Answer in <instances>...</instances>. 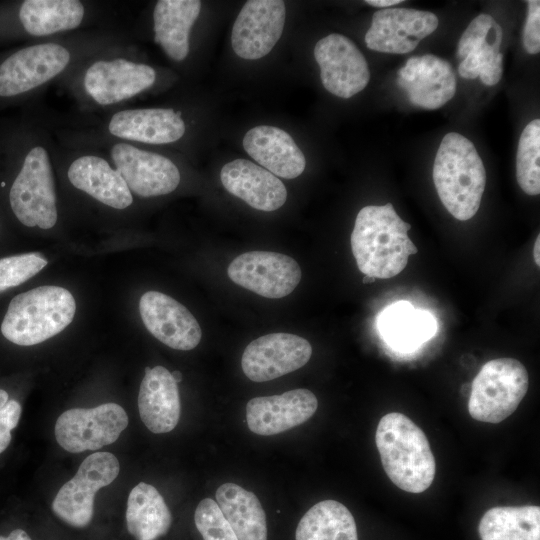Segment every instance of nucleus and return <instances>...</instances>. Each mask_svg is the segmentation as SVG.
Segmentation results:
<instances>
[{"label":"nucleus","mask_w":540,"mask_h":540,"mask_svg":"<svg viewBox=\"0 0 540 540\" xmlns=\"http://www.w3.org/2000/svg\"><path fill=\"white\" fill-rule=\"evenodd\" d=\"M11 441V430L0 420V453H2Z\"/></svg>","instance_id":"nucleus-35"},{"label":"nucleus","mask_w":540,"mask_h":540,"mask_svg":"<svg viewBox=\"0 0 540 540\" xmlns=\"http://www.w3.org/2000/svg\"><path fill=\"white\" fill-rule=\"evenodd\" d=\"M55 167V138L43 117V124L30 130L9 190L12 212L24 226L48 230L57 224Z\"/></svg>","instance_id":"nucleus-3"},{"label":"nucleus","mask_w":540,"mask_h":540,"mask_svg":"<svg viewBox=\"0 0 540 540\" xmlns=\"http://www.w3.org/2000/svg\"><path fill=\"white\" fill-rule=\"evenodd\" d=\"M139 311L147 330L168 347L187 351L199 344L202 331L196 318L169 295L158 291L144 293Z\"/></svg>","instance_id":"nucleus-18"},{"label":"nucleus","mask_w":540,"mask_h":540,"mask_svg":"<svg viewBox=\"0 0 540 540\" xmlns=\"http://www.w3.org/2000/svg\"><path fill=\"white\" fill-rule=\"evenodd\" d=\"M318 401L308 389H294L280 395L255 397L246 405L249 429L271 436L301 425L316 412Z\"/></svg>","instance_id":"nucleus-20"},{"label":"nucleus","mask_w":540,"mask_h":540,"mask_svg":"<svg viewBox=\"0 0 540 540\" xmlns=\"http://www.w3.org/2000/svg\"><path fill=\"white\" fill-rule=\"evenodd\" d=\"M201 5L198 0H159L155 3L153 40L172 61L182 62L188 57L190 33Z\"/></svg>","instance_id":"nucleus-24"},{"label":"nucleus","mask_w":540,"mask_h":540,"mask_svg":"<svg viewBox=\"0 0 540 540\" xmlns=\"http://www.w3.org/2000/svg\"><path fill=\"white\" fill-rule=\"evenodd\" d=\"M8 401V393L5 390L0 389V410L6 405Z\"/></svg>","instance_id":"nucleus-39"},{"label":"nucleus","mask_w":540,"mask_h":540,"mask_svg":"<svg viewBox=\"0 0 540 540\" xmlns=\"http://www.w3.org/2000/svg\"><path fill=\"white\" fill-rule=\"evenodd\" d=\"M528 386V372L520 361L514 358L490 360L472 382L469 414L481 422L499 423L517 409Z\"/></svg>","instance_id":"nucleus-8"},{"label":"nucleus","mask_w":540,"mask_h":540,"mask_svg":"<svg viewBox=\"0 0 540 540\" xmlns=\"http://www.w3.org/2000/svg\"><path fill=\"white\" fill-rule=\"evenodd\" d=\"M516 178L528 195L540 193V120L529 122L521 133L517 156Z\"/></svg>","instance_id":"nucleus-30"},{"label":"nucleus","mask_w":540,"mask_h":540,"mask_svg":"<svg viewBox=\"0 0 540 540\" xmlns=\"http://www.w3.org/2000/svg\"><path fill=\"white\" fill-rule=\"evenodd\" d=\"M0 540H31V538L24 530L15 529L6 537L0 536Z\"/></svg>","instance_id":"nucleus-36"},{"label":"nucleus","mask_w":540,"mask_h":540,"mask_svg":"<svg viewBox=\"0 0 540 540\" xmlns=\"http://www.w3.org/2000/svg\"><path fill=\"white\" fill-rule=\"evenodd\" d=\"M127 426L125 410L116 403H104L63 412L55 424V437L70 453L94 451L114 443Z\"/></svg>","instance_id":"nucleus-11"},{"label":"nucleus","mask_w":540,"mask_h":540,"mask_svg":"<svg viewBox=\"0 0 540 540\" xmlns=\"http://www.w3.org/2000/svg\"><path fill=\"white\" fill-rule=\"evenodd\" d=\"M285 17L284 1H247L232 29L231 44L236 55L247 60L267 55L282 35Z\"/></svg>","instance_id":"nucleus-16"},{"label":"nucleus","mask_w":540,"mask_h":540,"mask_svg":"<svg viewBox=\"0 0 540 540\" xmlns=\"http://www.w3.org/2000/svg\"><path fill=\"white\" fill-rule=\"evenodd\" d=\"M365 2L374 7L386 8V7L399 4L403 1L402 0H366Z\"/></svg>","instance_id":"nucleus-37"},{"label":"nucleus","mask_w":540,"mask_h":540,"mask_svg":"<svg viewBox=\"0 0 540 540\" xmlns=\"http://www.w3.org/2000/svg\"><path fill=\"white\" fill-rule=\"evenodd\" d=\"M76 123L103 136L141 146L174 144L187 130L182 111L170 107H122L106 112L101 120Z\"/></svg>","instance_id":"nucleus-9"},{"label":"nucleus","mask_w":540,"mask_h":540,"mask_svg":"<svg viewBox=\"0 0 540 540\" xmlns=\"http://www.w3.org/2000/svg\"><path fill=\"white\" fill-rule=\"evenodd\" d=\"M21 416V405L16 400H9L0 410V420L10 429H14Z\"/></svg>","instance_id":"nucleus-34"},{"label":"nucleus","mask_w":540,"mask_h":540,"mask_svg":"<svg viewBox=\"0 0 540 540\" xmlns=\"http://www.w3.org/2000/svg\"><path fill=\"white\" fill-rule=\"evenodd\" d=\"M311 354L312 347L306 339L290 333H271L246 346L241 367L250 380L265 382L303 367Z\"/></svg>","instance_id":"nucleus-14"},{"label":"nucleus","mask_w":540,"mask_h":540,"mask_svg":"<svg viewBox=\"0 0 540 540\" xmlns=\"http://www.w3.org/2000/svg\"><path fill=\"white\" fill-rule=\"evenodd\" d=\"M539 248H540V236L538 235V237H537V239L535 241L534 250H533L534 261L538 266L540 264Z\"/></svg>","instance_id":"nucleus-38"},{"label":"nucleus","mask_w":540,"mask_h":540,"mask_svg":"<svg viewBox=\"0 0 540 540\" xmlns=\"http://www.w3.org/2000/svg\"><path fill=\"white\" fill-rule=\"evenodd\" d=\"M225 189L252 208L271 212L284 205L287 190L283 182L260 165L246 159L225 164L220 172Z\"/></svg>","instance_id":"nucleus-21"},{"label":"nucleus","mask_w":540,"mask_h":540,"mask_svg":"<svg viewBox=\"0 0 540 540\" xmlns=\"http://www.w3.org/2000/svg\"><path fill=\"white\" fill-rule=\"evenodd\" d=\"M324 88L340 98H350L369 83L370 71L361 51L349 38L330 34L320 39L314 48Z\"/></svg>","instance_id":"nucleus-13"},{"label":"nucleus","mask_w":540,"mask_h":540,"mask_svg":"<svg viewBox=\"0 0 540 540\" xmlns=\"http://www.w3.org/2000/svg\"><path fill=\"white\" fill-rule=\"evenodd\" d=\"M172 374V377L173 379L175 380L176 383H179L181 382L182 380V374L180 371H174L171 373Z\"/></svg>","instance_id":"nucleus-40"},{"label":"nucleus","mask_w":540,"mask_h":540,"mask_svg":"<svg viewBox=\"0 0 540 540\" xmlns=\"http://www.w3.org/2000/svg\"><path fill=\"white\" fill-rule=\"evenodd\" d=\"M227 273L237 285L271 299L292 293L302 277L301 268L293 258L268 251H250L237 256Z\"/></svg>","instance_id":"nucleus-12"},{"label":"nucleus","mask_w":540,"mask_h":540,"mask_svg":"<svg viewBox=\"0 0 540 540\" xmlns=\"http://www.w3.org/2000/svg\"><path fill=\"white\" fill-rule=\"evenodd\" d=\"M432 176L441 202L454 218L466 221L477 213L485 190L486 170L468 138L456 132L443 137Z\"/></svg>","instance_id":"nucleus-6"},{"label":"nucleus","mask_w":540,"mask_h":540,"mask_svg":"<svg viewBox=\"0 0 540 540\" xmlns=\"http://www.w3.org/2000/svg\"><path fill=\"white\" fill-rule=\"evenodd\" d=\"M375 280H376V278H374V277H372V276L365 275V277L363 278L362 282H363L364 284H369V283H373Z\"/></svg>","instance_id":"nucleus-41"},{"label":"nucleus","mask_w":540,"mask_h":540,"mask_svg":"<svg viewBox=\"0 0 540 540\" xmlns=\"http://www.w3.org/2000/svg\"><path fill=\"white\" fill-rule=\"evenodd\" d=\"M123 42L126 32L112 26L26 45L0 62V98L44 91L89 57Z\"/></svg>","instance_id":"nucleus-1"},{"label":"nucleus","mask_w":540,"mask_h":540,"mask_svg":"<svg viewBox=\"0 0 540 540\" xmlns=\"http://www.w3.org/2000/svg\"><path fill=\"white\" fill-rule=\"evenodd\" d=\"M525 26L523 29V46L527 53L537 54L540 51V1L529 0Z\"/></svg>","instance_id":"nucleus-33"},{"label":"nucleus","mask_w":540,"mask_h":540,"mask_svg":"<svg viewBox=\"0 0 540 540\" xmlns=\"http://www.w3.org/2000/svg\"><path fill=\"white\" fill-rule=\"evenodd\" d=\"M119 471V461L112 453L89 455L74 477L59 489L52 502L53 512L73 527L87 526L93 518L95 494L111 484Z\"/></svg>","instance_id":"nucleus-10"},{"label":"nucleus","mask_w":540,"mask_h":540,"mask_svg":"<svg viewBox=\"0 0 540 540\" xmlns=\"http://www.w3.org/2000/svg\"><path fill=\"white\" fill-rule=\"evenodd\" d=\"M502 39V28L491 15L475 17L458 42L459 75L469 80L479 77L487 86L496 85L503 74Z\"/></svg>","instance_id":"nucleus-15"},{"label":"nucleus","mask_w":540,"mask_h":540,"mask_svg":"<svg viewBox=\"0 0 540 540\" xmlns=\"http://www.w3.org/2000/svg\"><path fill=\"white\" fill-rule=\"evenodd\" d=\"M138 409L141 420L152 433L170 432L178 424L181 412L179 390L165 367L145 368Z\"/></svg>","instance_id":"nucleus-23"},{"label":"nucleus","mask_w":540,"mask_h":540,"mask_svg":"<svg viewBox=\"0 0 540 540\" xmlns=\"http://www.w3.org/2000/svg\"><path fill=\"white\" fill-rule=\"evenodd\" d=\"M375 442L389 479L409 493L427 490L435 477V458L420 427L406 415H384L377 426Z\"/></svg>","instance_id":"nucleus-5"},{"label":"nucleus","mask_w":540,"mask_h":540,"mask_svg":"<svg viewBox=\"0 0 540 540\" xmlns=\"http://www.w3.org/2000/svg\"><path fill=\"white\" fill-rule=\"evenodd\" d=\"M243 147L261 167L278 177L294 179L306 166L305 156L286 131L270 125L246 132Z\"/></svg>","instance_id":"nucleus-22"},{"label":"nucleus","mask_w":540,"mask_h":540,"mask_svg":"<svg viewBox=\"0 0 540 540\" xmlns=\"http://www.w3.org/2000/svg\"><path fill=\"white\" fill-rule=\"evenodd\" d=\"M410 228L391 203L363 207L351 234V249L360 272L376 279L402 272L409 256L417 253L408 236Z\"/></svg>","instance_id":"nucleus-4"},{"label":"nucleus","mask_w":540,"mask_h":540,"mask_svg":"<svg viewBox=\"0 0 540 540\" xmlns=\"http://www.w3.org/2000/svg\"><path fill=\"white\" fill-rule=\"evenodd\" d=\"M438 23V17L429 11L409 8L378 10L373 14L365 43L377 52L409 53L437 29Z\"/></svg>","instance_id":"nucleus-17"},{"label":"nucleus","mask_w":540,"mask_h":540,"mask_svg":"<svg viewBox=\"0 0 540 540\" xmlns=\"http://www.w3.org/2000/svg\"><path fill=\"white\" fill-rule=\"evenodd\" d=\"M456 82L450 63L433 54L412 56L397 72V84L410 103L429 110L440 108L453 98Z\"/></svg>","instance_id":"nucleus-19"},{"label":"nucleus","mask_w":540,"mask_h":540,"mask_svg":"<svg viewBox=\"0 0 540 540\" xmlns=\"http://www.w3.org/2000/svg\"><path fill=\"white\" fill-rule=\"evenodd\" d=\"M478 531L481 540H540V507H493L481 518Z\"/></svg>","instance_id":"nucleus-29"},{"label":"nucleus","mask_w":540,"mask_h":540,"mask_svg":"<svg viewBox=\"0 0 540 540\" xmlns=\"http://www.w3.org/2000/svg\"><path fill=\"white\" fill-rule=\"evenodd\" d=\"M294 540H359L355 519L349 509L335 500L313 505L300 518Z\"/></svg>","instance_id":"nucleus-28"},{"label":"nucleus","mask_w":540,"mask_h":540,"mask_svg":"<svg viewBox=\"0 0 540 540\" xmlns=\"http://www.w3.org/2000/svg\"><path fill=\"white\" fill-rule=\"evenodd\" d=\"M382 337L392 346L414 348L433 336L435 322L426 311L415 309L409 302L398 301L385 308L377 320Z\"/></svg>","instance_id":"nucleus-27"},{"label":"nucleus","mask_w":540,"mask_h":540,"mask_svg":"<svg viewBox=\"0 0 540 540\" xmlns=\"http://www.w3.org/2000/svg\"><path fill=\"white\" fill-rule=\"evenodd\" d=\"M194 524L202 540H238L217 502L211 498L198 503L194 512Z\"/></svg>","instance_id":"nucleus-31"},{"label":"nucleus","mask_w":540,"mask_h":540,"mask_svg":"<svg viewBox=\"0 0 540 540\" xmlns=\"http://www.w3.org/2000/svg\"><path fill=\"white\" fill-rule=\"evenodd\" d=\"M48 261L38 253H26L0 259V292L16 287L40 272Z\"/></svg>","instance_id":"nucleus-32"},{"label":"nucleus","mask_w":540,"mask_h":540,"mask_svg":"<svg viewBox=\"0 0 540 540\" xmlns=\"http://www.w3.org/2000/svg\"><path fill=\"white\" fill-rule=\"evenodd\" d=\"M172 522V514L155 487L140 482L131 490L126 525L135 540H158L169 532Z\"/></svg>","instance_id":"nucleus-26"},{"label":"nucleus","mask_w":540,"mask_h":540,"mask_svg":"<svg viewBox=\"0 0 540 540\" xmlns=\"http://www.w3.org/2000/svg\"><path fill=\"white\" fill-rule=\"evenodd\" d=\"M216 502L238 540H269L266 513L257 496L234 483L222 484Z\"/></svg>","instance_id":"nucleus-25"},{"label":"nucleus","mask_w":540,"mask_h":540,"mask_svg":"<svg viewBox=\"0 0 540 540\" xmlns=\"http://www.w3.org/2000/svg\"><path fill=\"white\" fill-rule=\"evenodd\" d=\"M75 311L70 291L54 285L39 286L10 301L1 332L14 344L36 345L62 332L73 321Z\"/></svg>","instance_id":"nucleus-7"},{"label":"nucleus","mask_w":540,"mask_h":540,"mask_svg":"<svg viewBox=\"0 0 540 540\" xmlns=\"http://www.w3.org/2000/svg\"><path fill=\"white\" fill-rule=\"evenodd\" d=\"M127 41L85 60L58 84L74 98L82 112H110L149 91L157 70L134 56Z\"/></svg>","instance_id":"nucleus-2"}]
</instances>
